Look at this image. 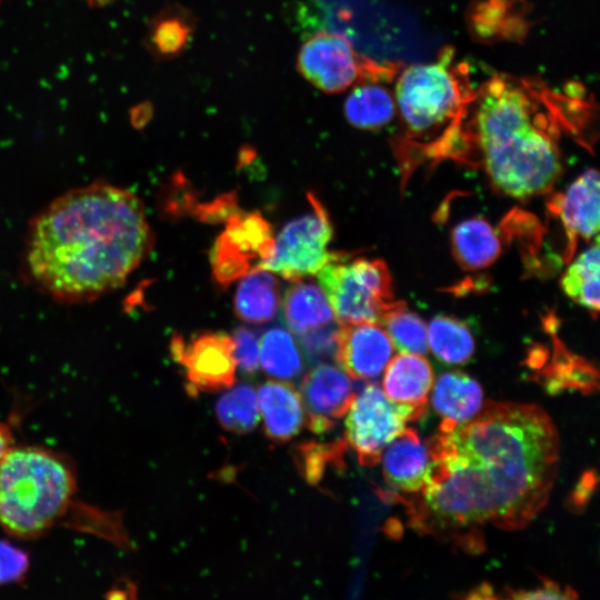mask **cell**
<instances>
[{"label":"cell","instance_id":"19","mask_svg":"<svg viewBox=\"0 0 600 600\" xmlns=\"http://www.w3.org/2000/svg\"><path fill=\"white\" fill-rule=\"evenodd\" d=\"M389 76H372L358 81L344 101V114L356 128L379 129L397 114L394 94L380 83Z\"/></svg>","mask_w":600,"mask_h":600},{"label":"cell","instance_id":"16","mask_svg":"<svg viewBox=\"0 0 600 600\" xmlns=\"http://www.w3.org/2000/svg\"><path fill=\"white\" fill-rule=\"evenodd\" d=\"M432 384L433 371L422 354L401 352L386 366L383 392L394 403L427 409Z\"/></svg>","mask_w":600,"mask_h":600},{"label":"cell","instance_id":"18","mask_svg":"<svg viewBox=\"0 0 600 600\" xmlns=\"http://www.w3.org/2000/svg\"><path fill=\"white\" fill-rule=\"evenodd\" d=\"M433 409L442 421L459 424L471 420L483 406V392L477 380L461 371L442 373L432 392Z\"/></svg>","mask_w":600,"mask_h":600},{"label":"cell","instance_id":"22","mask_svg":"<svg viewBox=\"0 0 600 600\" xmlns=\"http://www.w3.org/2000/svg\"><path fill=\"white\" fill-rule=\"evenodd\" d=\"M283 314L288 327L297 334L327 326L334 317L324 291L302 280L287 290Z\"/></svg>","mask_w":600,"mask_h":600},{"label":"cell","instance_id":"11","mask_svg":"<svg viewBox=\"0 0 600 600\" xmlns=\"http://www.w3.org/2000/svg\"><path fill=\"white\" fill-rule=\"evenodd\" d=\"M170 350L186 371L190 392H216L234 383V344L222 332H201L186 339L173 336Z\"/></svg>","mask_w":600,"mask_h":600},{"label":"cell","instance_id":"36","mask_svg":"<svg viewBox=\"0 0 600 600\" xmlns=\"http://www.w3.org/2000/svg\"><path fill=\"white\" fill-rule=\"evenodd\" d=\"M13 446V434L11 428L0 421V461L6 452Z\"/></svg>","mask_w":600,"mask_h":600},{"label":"cell","instance_id":"33","mask_svg":"<svg viewBox=\"0 0 600 600\" xmlns=\"http://www.w3.org/2000/svg\"><path fill=\"white\" fill-rule=\"evenodd\" d=\"M188 30L182 22L170 19L162 21L156 29L154 41L157 47L167 53L179 50L186 39Z\"/></svg>","mask_w":600,"mask_h":600},{"label":"cell","instance_id":"14","mask_svg":"<svg viewBox=\"0 0 600 600\" xmlns=\"http://www.w3.org/2000/svg\"><path fill=\"white\" fill-rule=\"evenodd\" d=\"M382 473L386 483L398 493H418L427 483L431 458L427 444H422L417 432L403 429L384 448Z\"/></svg>","mask_w":600,"mask_h":600},{"label":"cell","instance_id":"7","mask_svg":"<svg viewBox=\"0 0 600 600\" xmlns=\"http://www.w3.org/2000/svg\"><path fill=\"white\" fill-rule=\"evenodd\" d=\"M347 412L346 439L359 463L373 467L387 444L406 429V423L422 418L427 409L394 403L379 386L370 383L354 396Z\"/></svg>","mask_w":600,"mask_h":600},{"label":"cell","instance_id":"26","mask_svg":"<svg viewBox=\"0 0 600 600\" xmlns=\"http://www.w3.org/2000/svg\"><path fill=\"white\" fill-rule=\"evenodd\" d=\"M220 424L234 433L252 431L259 422V401L252 386L239 383L223 393L217 401Z\"/></svg>","mask_w":600,"mask_h":600},{"label":"cell","instance_id":"3","mask_svg":"<svg viewBox=\"0 0 600 600\" xmlns=\"http://www.w3.org/2000/svg\"><path fill=\"white\" fill-rule=\"evenodd\" d=\"M541 84L493 76L476 92L471 123L484 169L502 192L524 199L548 191L562 171L560 109Z\"/></svg>","mask_w":600,"mask_h":600},{"label":"cell","instance_id":"23","mask_svg":"<svg viewBox=\"0 0 600 600\" xmlns=\"http://www.w3.org/2000/svg\"><path fill=\"white\" fill-rule=\"evenodd\" d=\"M428 328V346L448 364L467 363L474 352V339L468 326L448 316L434 317Z\"/></svg>","mask_w":600,"mask_h":600},{"label":"cell","instance_id":"21","mask_svg":"<svg viewBox=\"0 0 600 600\" xmlns=\"http://www.w3.org/2000/svg\"><path fill=\"white\" fill-rule=\"evenodd\" d=\"M451 246L458 263L479 270L493 263L501 253V242L491 224L482 218L458 223L451 232Z\"/></svg>","mask_w":600,"mask_h":600},{"label":"cell","instance_id":"15","mask_svg":"<svg viewBox=\"0 0 600 600\" xmlns=\"http://www.w3.org/2000/svg\"><path fill=\"white\" fill-rule=\"evenodd\" d=\"M561 218L571 241L577 237L590 240L599 230V176L594 169L584 171L558 194L551 207Z\"/></svg>","mask_w":600,"mask_h":600},{"label":"cell","instance_id":"29","mask_svg":"<svg viewBox=\"0 0 600 600\" xmlns=\"http://www.w3.org/2000/svg\"><path fill=\"white\" fill-rule=\"evenodd\" d=\"M298 464L310 483H317L323 476L327 466L339 462L346 449L342 441L333 443H306L298 448Z\"/></svg>","mask_w":600,"mask_h":600},{"label":"cell","instance_id":"25","mask_svg":"<svg viewBox=\"0 0 600 600\" xmlns=\"http://www.w3.org/2000/svg\"><path fill=\"white\" fill-rule=\"evenodd\" d=\"M259 359L267 374L282 380L297 378L303 370L301 353L292 336L271 328L261 338Z\"/></svg>","mask_w":600,"mask_h":600},{"label":"cell","instance_id":"12","mask_svg":"<svg viewBox=\"0 0 600 600\" xmlns=\"http://www.w3.org/2000/svg\"><path fill=\"white\" fill-rule=\"evenodd\" d=\"M354 396L344 371L328 362L317 364L307 372L300 384L308 428L316 433L331 430L334 420L347 413Z\"/></svg>","mask_w":600,"mask_h":600},{"label":"cell","instance_id":"30","mask_svg":"<svg viewBox=\"0 0 600 600\" xmlns=\"http://www.w3.org/2000/svg\"><path fill=\"white\" fill-rule=\"evenodd\" d=\"M29 566V557L22 549L0 540V586L22 581Z\"/></svg>","mask_w":600,"mask_h":600},{"label":"cell","instance_id":"20","mask_svg":"<svg viewBox=\"0 0 600 600\" xmlns=\"http://www.w3.org/2000/svg\"><path fill=\"white\" fill-rule=\"evenodd\" d=\"M281 303L277 278L266 269L257 268L242 277L234 296L237 316L249 323L272 320Z\"/></svg>","mask_w":600,"mask_h":600},{"label":"cell","instance_id":"10","mask_svg":"<svg viewBox=\"0 0 600 600\" xmlns=\"http://www.w3.org/2000/svg\"><path fill=\"white\" fill-rule=\"evenodd\" d=\"M382 68L360 59L348 40L328 31L309 38L298 54L300 73L327 93L344 91L351 84L379 73Z\"/></svg>","mask_w":600,"mask_h":600},{"label":"cell","instance_id":"24","mask_svg":"<svg viewBox=\"0 0 600 600\" xmlns=\"http://www.w3.org/2000/svg\"><path fill=\"white\" fill-rule=\"evenodd\" d=\"M599 240L594 238L593 246L584 250L567 269L561 287L573 301L597 316L599 310Z\"/></svg>","mask_w":600,"mask_h":600},{"label":"cell","instance_id":"17","mask_svg":"<svg viewBox=\"0 0 600 600\" xmlns=\"http://www.w3.org/2000/svg\"><path fill=\"white\" fill-rule=\"evenodd\" d=\"M264 432L276 442L296 437L306 421L299 392L289 383L267 381L258 389Z\"/></svg>","mask_w":600,"mask_h":600},{"label":"cell","instance_id":"6","mask_svg":"<svg viewBox=\"0 0 600 600\" xmlns=\"http://www.w3.org/2000/svg\"><path fill=\"white\" fill-rule=\"evenodd\" d=\"M333 316L341 324L379 322L397 302L386 263L378 259L348 260L333 253L318 272Z\"/></svg>","mask_w":600,"mask_h":600},{"label":"cell","instance_id":"34","mask_svg":"<svg viewBox=\"0 0 600 600\" xmlns=\"http://www.w3.org/2000/svg\"><path fill=\"white\" fill-rule=\"evenodd\" d=\"M577 597L571 588H562L550 580H544L541 586L531 590H510L508 593V598L512 599H572Z\"/></svg>","mask_w":600,"mask_h":600},{"label":"cell","instance_id":"1","mask_svg":"<svg viewBox=\"0 0 600 600\" xmlns=\"http://www.w3.org/2000/svg\"><path fill=\"white\" fill-rule=\"evenodd\" d=\"M431 470L407 506L410 526L483 550L482 529H522L546 507L559 463V437L538 406L492 402L471 420L441 421L427 441Z\"/></svg>","mask_w":600,"mask_h":600},{"label":"cell","instance_id":"13","mask_svg":"<svg viewBox=\"0 0 600 600\" xmlns=\"http://www.w3.org/2000/svg\"><path fill=\"white\" fill-rule=\"evenodd\" d=\"M393 353V343L379 322L341 324L337 336L336 360L354 379L377 378Z\"/></svg>","mask_w":600,"mask_h":600},{"label":"cell","instance_id":"35","mask_svg":"<svg viewBox=\"0 0 600 600\" xmlns=\"http://www.w3.org/2000/svg\"><path fill=\"white\" fill-rule=\"evenodd\" d=\"M596 483L597 473L593 470L584 472L571 496L570 501L573 504V508L581 509L582 506L588 502Z\"/></svg>","mask_w":600,"mask_h":600},{"label":"cell","instance_id":"4","mask_svg":"<svg viewBox=\"0 0 600 600\" xmlns=\"http://www.w3.org/2000/svg\"><path fill=\"white\" fill-rule=\"evenodd\" d=\"M77 491V476L63 454L40 446H12L0 461V527L31 540L66 514Z\"/></svg>","mask_w":600,"mask_h":600},{"label":"cell","instance_id":"31","mask_svg":"<svg viewBox=\"0 0 600 600\" xmlns=\"http://www.w3.org/2000/svg\"><path fill=\"white\" fill-rule=\"evenodd\" d=\"M339 328L329 324L301 334V346L310 360L336 358L337 336Z\"/></svg>","mask_w":600,"mask_h":600},{"label":"cell","instance_id":"5","mask_svg":"<svg viewBox=\"0 0 600 600\" xmlns=\"http://www.w3.org/2000/svg\"><path fill=\"white\" fill-rule=\"evenodd\" d=\"M476 92L467 73L454 63L452 49L434 61L406 68L396 83L397 112L411 136H427L448 127L458 129Z\"/></svg>","mask_w":600,"mask_h":600},{"label":"cell","instance_id":"32","mask_svg":"<svg viewBox=\"0 0 600 600\" xmlns=\"http://www.w3.org/2000/svg\"><path fill=\"white\" fill-rule=\"evenodd\" d=\"M234 358L239 369L246 374H254L259 369V343L256 333L240 327L233 334Z\"/></svg>","mask_w":600,"mask_h":600},{"label":"cell","instance_id":"28","mask_svg":"<svg viewBox=\"0 0 600 600\" xmlns=\"http://www.w3.org/2000/svg\"><path fill=\"white\" fill-rule=\"evenodd\" d=\"M558 364L553 363L543 372V383L551 393H558L564 389H577L590 393L598 387L597 372L581 359L573 356L561 354Z\"/></svg>","mask_w":600,"mask_h":600},{"label":"cell","instance_id":"2","mask_svg":"<svg viewBox=\"0 0 600 600\" xmlns=\"http://www.w3.org/2000/svg\"><path fill=\"white\" fill-rule=\"evenodd\" d=\"M152 246L141 200L99 181L62 193L32 218L24 263L48 296L80 303L121 287Z\"/></svg>","mask_w":600,"mask_h":600},{"label":"cell","instance_id":"9","mask_svg":"<svg viewBox=\"0 0 600 600\" xmlns=\"http://www.w3.org/2000/svg\"><path fill=\"white\" fill-rule=\"evenodd\" d=\"M226 222L210 252L212 274L222 287L261 268L274 243L272 228L259 212L238 209Z\"/></svg>","mask_w":600,"mask_h":600},{"label":"cell","instance_id":"8","mask_svg":"<svg viewBox=\"0 0 600 600\" xmlns=\"http://www.w3.org/2000/svg\"><path fill=\"white\" fill-rule=\"evenodd\" d=\"M308 198L311 210L283 227L261 267L293 282L318 273L333 256L328 251L332 238L329 214L314 194Z\"/></svg>","mask_w":600,"mask_h":600},{"label":"cell","instance_id":"27","mask_svg":"<svg viewBox=\"0 0 600 600\" xmlns=\"http://www.w3.org/2000/svg\"><path fill=\"white\" fill-rule=\"evenodd\" d=\"M393 347L401 352L424 354L428 351V328L403 302H396L381 318Z\"/></svg>","mask_w":600,"mask_h":600},{"label":"cell","instance_id":"37","mask_svg":"<svg viewBox=\"0 0 600 600\" xmlns=\"http://www.w3.org/2000/svg\"><path fill=\"white\" fill-rule=\"evenodd\" d=\"M116 0H87V2L90 4V6H93V7H102V6H106L108 3H111Z\"/></svg>","mask_w":600,"mask_h":600}]
</instances>
